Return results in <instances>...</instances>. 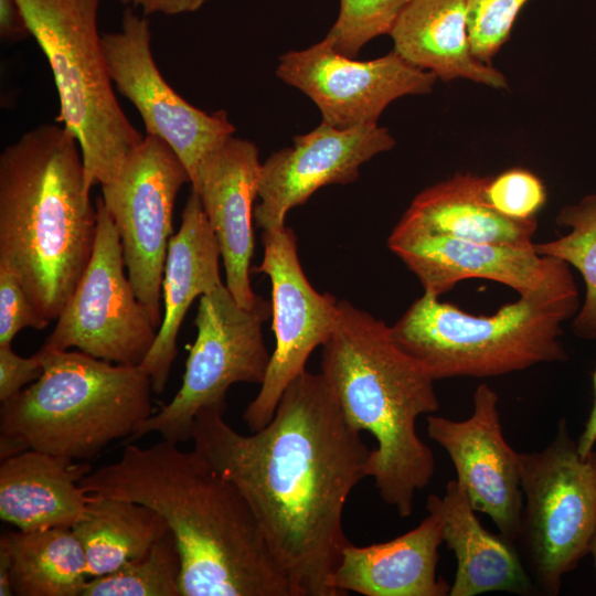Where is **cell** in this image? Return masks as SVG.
I'll return each instance as SVG.
<instances>
[{
	"label": "cell",
	"mask_w": 596,
	"mask_h": 596,
	"mask_svg": "<svg viewBox=\"0 0 596 596\" xmlns=\"http://www.w3.org/2000/svg\"><path fill=\"white\" fill-rule=\"evenodd\" d=\"M225 409L215 404L198 413L194 449L244 496L292 596H339L332 578L351 543L342 514L354 487L369 477L372 449L321 372L295 377L270 422L251 435L232 428Z\"/></svg>",
	"instance_id": "1"
},
{
	"label": "cell",
	"mask_w": 596,
	"mask_h": 596,
	"mask_svg": "<svg viewBox=\"0 0 596 596\" xmlns=\"http://www.w3.org/2000/svg\"><path fill=\"white\" fill-rule=\"evenodd\" d=\"M79 485L163 517L181 556L182 596H292L248 502L195 449L183 451L163 438L147 448L128 444L118 461Z\"/></svg>",
	"instance_id": "2"
},
{
	"label": "cell",
	"mask_w": 596,
	"mask_h": 596,
	"mask_svg": "<svg viewBox=\"0 0 596 596\" xmlns=\"http://www.w3.org/2000/svg\"><path fill=\"white\" fill-rule=\"evenodd\" d=\"M97 210L79 145L64 126L40 125L0 156V265L39 315L56 320L92 256Z\"/></svg>",
	"instance_id": "3"
},
{
	"label": "cell",
	"mask_w": 596,
	"mask_h": 596,
	"mask_svg": "<svg viewBox=\"0 0 596 596\" xmlns=\"http://www.w3.org/2000/svg\"><path fill=\"white\" fill-rule=\"evenodd\" d=\"M321 373L350 425L375 438L369 477L380 497L409 517L415 493L435 472L433 451L416 430L421 415L439 408L435 380L398 347L391 327L347 300H339L336 328L322 345Z\"/></svg>",
	"instance_id": "4"
},
{
	"label": "cell",
	"mask_w": 596,
	"mask_h": 596,
	"mask_svg": "<svg viewBox=\"0 0 596 596\" xmlns=\"http://www.w3.org/2000/svg\"><path fill=\"white\" fill-rule=\"evenodd\" d=\"M579 307L571 266L563 262L542 287L490 316L465 312L424 292L391 332L435 381L499 376L566 361L562 323Z\"/></svg>",
	"instance_id": "5"
},
{
	"label": "cell",
	"mask_w": 596,
	"mask_h": 596,
	"mask_svg": "<svg viewBox=\"0 0 596 596\" xmlns=\"http://www.w3.org/2000/svg\"><path fill=\"white\" fill-rule=\"evenodd\" d=\"M38 353L42 375L0 409V436L25 450L86 461L152 415L151 379L140 365L79 350Z\"/></svg>",
	"instance_id": "6"
},
{
	"label": "cell",
	"mask_w": 596,
	"mask_h": 596,
	"mask_svg": "<svg viewBox=\"0 0 596 596\" xmlns=\"http://www.w3.org/2000/svg\"><path fill=\"white\" fill-rule=\"evenodd\" d=\"M55 81L58 123L76 138L86 190L111 180L143 136L124 114L97 31L98 0H17Z\"/></svg>",
	"instance_id": "7"
},
{
	"label": "cell",
	"mask_w": 596,
	"mask_h": 596,
	"mask_svg": "<svg viewBox=\"0 0 596 596\" xmlns=\"http://www.w3.org/2000/svg\"><path fill=\"white\" fill-rule=\"evenodd\" d=\"M523 505L515 546L534 586L558 594L563 577L589 553L596 530V451L582 456L557 423L542 450L520 453Z\"/></svg>",
	"instance_id": "8"
},
{
	"label": "cell",
	"mask_w": 596,
	"mask_h": 596,
	"mask_svg": "<svg viewBox=\"0 0 596 596\" xmlns=\"http://www.w3.org/2000/svg\"><path fill=\"white\" fill-rule=\"evenodd\" d=\"M270 315V301L258 296L251 308L242 307L223 283L202 295L194 319L196 338L178 393L142 422L128 441L155 432L172 443H185L191 439L198 413L211 405L226 404L231 385L262 384L272 355L263 324Z\"/></svg>",
	"instance_id": "9"
},
{
	"label": "cell",
	"mask_w": 596,
	"mask_h": 596,
	"mask_svg": "<svg viewBox=\"0 0 596 596\" xmlns=\"http://www.w3.org/2000/svg\"><path fill=\"white\" fill-rule=\"evenodd\" d=\"M89 262L42 350L71 348L117 364L140 365L158 328L126 277L120 237L102 199Z\"/></svg>",
	"instance_id": "10"
},
{
	"label": "cell",
	"mask_w": 596,
	"mask_h": 596,
	"mask_svg": "<svg viewBox=\"0 0 596 596\" xmlns=\"http://www.w3.org/2000/svg\"><path fill=\"white\" fill-rule=\"evenodd\" d=\"M187 182L190 175L175 152L146 135L117 174L102 184V201L120 237L128 278L158 329L173 207Z\"/></svg>",
	"instance_id": "11"
},
{
	"label": "cell",
	"mask_w": 596,
	"mask_h": 596,
	"mask_svg": "<svg viewBox=\"0 0 596 596\" xmlns=\"http://www.w3.org/2000/svg\"><path fill=\"white\" fill-rule=\"evenodd\" d=\"M263 244L264 256L256 270L270 279L276 344L260 390L243 413L251 433L270 422L288 384L306 371L311 352L329 340L339 304L334 296L320 294L310 285L290 227L263 231Z\"/></svg>",
	"instance_id": "12"
},
{
	"label": "cell",
	"mask_w": 596,
	"mask_h": 596,
	"mask_svg": "<svg viewBox=\"0 0 596 596\" xmlns=\"http://www.w3.org/2000/svg\"><path fill=\"white\" fill-rule=\"evenodd\" d=\"M145 18L128 8L117 32L102 36L113 84L138 110L146 135L163 140L184 164L190 182L201 159L233 136L224 110L207 114L182 98L163 78L150 46Z\"/></svg>",
	"instance_id": "13"
},
{
	"label": "cell",
	"mask_w": 596,
	"mask_h": 596,
	"mask_svg": "<svg viewBox=\"0 0 596 596\" xmlns=\"http://www.w3.org/2000/svg\"><path fill=\"white\" fill-rule=\"evenodd\" d=\"M276 74L312 99L323 123L340 129L377 124L394 99L430 93L437 79L394 50L374 60L356 61L337 52L326 38L280 56Z\"/></svg>",
	"instance_id": "14"
},
{
	"label": "cell",
	"mask_w": 596,
	"mask_h": 596,
	"mask_svg": "<svg viewBox=\"0 0 596 596\" xmlns=\"http://www.w3.org/2000/svg\"><path fill=\"white\" fill-rule=\"evenodd\" d=\"M395 140L377 124L340 129L326 123L296 136L291 147L269 156L260 167L259 203L254 221L263 231L284 226L287 213L304 204L318 189L347 184L375 155L392 149Z\"/></svg>",
	"instance_id": "15"
},
{
	"label": "cell",
	"mask_w": 596,
	"mask_h": 596,
	"mask_svg": "<svg viewBox=\"0 0 596 596\" xmlns=\"http://www.w3.org/2000/svg\"><path fill=\"white\" fill-rule=\"evenodd\" d=\"M427 434L448 454L473 510L488 514L499 534L514 543L523 505L520 453L504 439L496 391L478 385L465 421L429 414Z\"/></svg>",
	"instance_id": "16"
},
{
	"label": "cell",
	"mask_w": 596,
	"mask_h": 596,
	"mask_svg": "<svg viewBox=\"0 0 596 596\" xmlns=\"http://www.w3.org/2000/svg\"><path fill=\"white\" fill-rule=\"evenodd\" d=\"M262 163L249 140L228 137L199 162L191 180L214 231L225 268V285L235 300L251 308L257 300L251 286L254 255V207Z\"/></svg>",
	"instance_id": "17"
},
{
	"label": "cell",
	"mask_w": 596,
	"mask_h": 596,
	"mask_svg": "<svg viewBox=\"0 0 596 596\" xmlns=\"http://www.w3.org/2000/svg\"><path fill=\"white\" fill-rule=\"evenodd\" d=\"M389 248L435 297L450 291L465 279L482 278L514 289L519 296L542 287L564 260L521 249L475 243L394 227Z\"/></svg>",
	"instance_id": "18"
},
{
	"label": "cell",
	"mask_w": 596,
	"mask_h": 596,
	"mask_svg": "<svg viewBox=\"0 0 596 596\" xmlns=\"http://www.w3.org/2000/svg\"><path fill=\"white\" fill-rule=\"evenodd\" d=\"M220 247L198 193L191 189L179 231L169 242L163 278L162 322L140 366L151 379L152 391H164L177 355V337L193 300L223 281Z\"/></svg>",
	"instance_id": "19"
},
{
	"label": "cell",
	"mask_w": 596,
	"mask_h": 596,
	"mask_svg": "<svg viewBox=\"0 0 596 596\" xmlns=\"http://www.w3.org/2000/svg\"><path fill=\"white\" fill-rule=\"evenodd\" d=\"M422 522L391 541L368 546L350 543L342 552L332 585L339 596H446L450 586L437 576L443 521L427 509Z\"/></svg>",
	"instance_id": "20"
},
{
	"label": "cell",
	"mask_w": 596,
	"mask_h": 596,
	"mask_svg": "<svg viewBox=\"0 0 596 596\" xmlns=\"http://www.w3.org/2000/svg\"><path fill=\"white\" fill-rule=\"evenodd\" d=\"M86 461L28 449L1 461L0 518L19 530L72 528L92 494L79 485Z\"/></svg>",
	"instance_id": "21"
},
{
	"label": "cell",
	"mask_w": 596,
	"mask_h": 596,
	"mask_svg": "<svg viewBox=\"0 0 596 596\" xmlns=\"http://www.w3.org/2000/svg\"><path fill=\"white\" fill-rule=\"evenodd\" d=\"M426 508L439 513L444 542L457 561L449 596L488 592L526 595L534 589L515 544L482 528L459 481L450 480L443 498L429 494Z\"/></svg>",
	"instance_id": "22"
},
{
	"label": "cell",
	"mask_w": 596,
	"mask_h": 596,
	"mask_svg": "<svg viewBox=\"0 0 596 596\" xmlns=\"http://www.w3.org/2000/svg\"><path fill=\"white\" fill-rule=\"evenodd\" d=\"M489 177L457 173L418 193L395 227L429 235L534 248L538 220L518 221L496 211L487 200Z\"/></svg>",
	"instance_id": "23"
},
{
	"label": "cell",
	"mask_w": 596,
	"mask_h": 596,
	"mask_svg": "<svg viewBox=\"0 0 596 596\" xmlns=\"http://www.w3.org/2000/svg\"><path fill=\"white\" fill-rule=\"evenodd\" d=\"M390 35L397 54L444 82L464 78L493 88L508 87L499 70L471 52L466 0H412Z\"/></svg>",
	"instance_id": "24"
},
{
	"label": "cell",
	"mask_w": 596,
	"mask_h": 596,
	"mask_svg": "<svg viewBox=\"0 0 596 596\" xmlns=\"http://www.w3.org/2000/svg\"><path fill=\"white\" fill-rule=\"evenodd\" d=\"M0 552L9 561L13 595L82 596L89 577L84 549L72 528L6 532Z\"/></svg>",
	"instance_id": "25"
},
{
	"label": "cell",
	"mask_w": 596,
	"mask_h": 596,
	"mask_svg": "<svg viewBox=\"0 0 596 596\" xmlns=\"http://www.w3.org/2000/svg\"><path fill=\"white\" fill-rule=\"evenodd\" d=\"M91 494L84 515L72 526L84 549L89 577L110 574L142 556L169 530L150 507Z\"/></svg>",
	"instance_id": "26"
},
{
	"label": "cell",
	"mask_w": 596,
	"mask_h": 596,
	"mask_svg": "<svg viewBox=\"0 0 596 596\" xmlns=\"http://www.w3.org/2000/svg\"><path fill=\"white\" fill-rule=\"evenodd\" d=\"M556 223L568 232L549 242L534 243V251L564 260L579 272L586 290L573 318L572 331L581 339L596 340V193L563 206Z\"/></svg>",
	"instance_id": "27"
},
{
	"label": "cell",
	"mask_w": 596,
	"mask_h": 596,
	"mask_svg": "<svg viewBox=\"0 0 596 596\" xmlns=\"http://www.w3.org/2000/svg\"><path fill=\"white\" fill-rule=\"evenodd\" d=\"M181 570L177 541L168 530L142 556L87 581L82 596H182Z\"/></svg>",
	"instance_id": "28"
},
{
	"label": "cell",
	"mask_w": 596,
	"mask_h": 596,
	"mask_svg": "<svg viewBox=\"0 0 596 596\" xmlns=\"http://www.w3.org/2000/svg\"><path fill=\"white\" fill-rule=\"evenodd\" d=\"M412 0H340L339 15L326 35L340 54L356 57L372 39L390 34Z\"/></svg>",
	"instance_id": "29"
},
{
	"label": "cell",
	"mask_w": 596,
	"mask_h": 596,
	"mask_svg": "<svg viewBox=\"0 0 596 596\" xmlns=\"http://www.w3.org/2000/svg\"><path fill=\"white\" fill-rule=\"evenodd\" d=\"M528 0H466V21L473 56L491 64L508 40L515 17Z\"/></svg>",
	"instance_id": "30"
},
{
	"label": "cell",
	"mask_w": 596,
	"mask_h": 596,
	"mask_svg": "<svg viewBox=\"0 0 596 596\" xmlns=\"http://www.w3.org/2000/svg\"><path fill=\"white\" fill-rule=\"evenodd\" d=\"M486 196L500 214L518 221L536 219L546 202V190L539 177L529 170L513 168L489 177Z\"/></svg>",
	"instance_id": "31"
},
{
	"label": "cell",
	"mask_w": 596,
	"mask_h": 596,
	"mask_svg": "<svg viewBox=\"0 0 596 596\" xmlns=\"http://www.w3.org/2000/svg\"><path fill=\"white\" fill-rule=\"evenodd\" d=\"M49 323L39 315L18 277L0 265V345L11 344L21 329H43Z\"/></svg>",
	"instance_id": "32"
},
{
	"label": "cell",
	"mask_w": 596,
	"mask_h": 596,
	"mask_svg": "<svg viewBox=\"0 0 596 596\" xmlns=\"http://www.w3.org/2000/svg\"><path fill=\"white\" fill-rule=\"evenodd\" d=\"M43 373V364L36 352L30 358L18 355L11 344L0 345V401L17 395L23 386L36 381Z\"/></svg>",
	"instance_id": "33"
},
{
	"label": "cell",
	"mask_w": 596,
	"mask_h": 596,
	"mask_svg": "<svg viewBox=\"0 0 596 596\" xmlns=\"http://www.w3.org/2000/svg\"><path fill=\"white\" fill-rule=\"evenodd\" d=\"M0 33L8 40H21L30 34L17 0H0Z\"/></svg>",
	"instance_id": "34"
},
{
	"label": "cell",
	"mask_w": 596,
	"mask_h": 596,
	"mask_svg": "<svg viewBox=\"0 0 596 596\" xmlns=\"http://www.w3.org/2000/svg\"><path fill=\"white\" fill-rule=\"evenodd\" d=\"M209 0H121L123 3L140 8L146 14L168 15L193 12Z\"/></svg>",
	"instance_id": "35"
},
{
	"label": "cell",
	"mask_w": 596,
	"mask_h": 596,
	"mask_svg": "<svg viewBox=\"0 0 596 596\" xmlns=\"http://www.w3.org/2000/svg\"><path fill=\"white\" fill-rule=\"evenodd\" d=\"M594 384V404L589 416L585 423L584 429L578 437L577 448L582 456L589 454L596 444V369L593 374Z\"/></svg>",
	"instance_id": "36"
},
{
	"label": "cell",
	"mask_w": 596,
	"mask_h": 596,
	"mask_svg": "<svg viewBox=\"0 0 596 596\" xmlns=\"http://www.w3.org/2000/svg\"><path fill=\"white\" fill-rule=\"evenodd\" d=\"M13 595L10 575L9 561L4 553L0 552V596Z\"/></svg>",
	"instance_id": "37"
},
{
	"label": "cell",
	"mask_w": 596,
	"mask_h": 596,
	"mask_svg": "<svg viewBox=\"0 0 596 596\" xmlns=\"http://www.w3.org/2000/svg\"><path fill=\"white\" fill-rule=\"evenodd\" d=\"M589 553L592 554V556L594 558L595 568H596V530H595V533L593 535V540H592L590 547H589Z\"/></svg>",
	"instance_id": "38"
}]
</instances>
